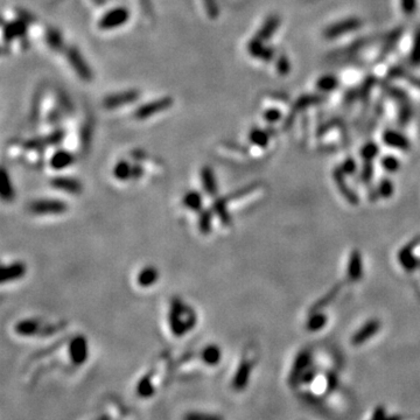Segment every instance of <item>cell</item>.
Here are the masks:
<instances>
[{"mask_svg": "<svg viewBox=\"0 0 420 420\" xmlns=\"http://www.w3.org/2000/svg\"><path fill=\"white\" fill-rule=\"evenodd\" d=\"M168 322L173 335L175 338H181L194 328L196 315L194 311L188 307L180 298H174L169 308Z\"/></svg>", "mask_w": 420, "mask_h": 420, "instance_id": "cell-1", "label": "cell"}, {"mask_svg": "<svg viewBox=\"0 0 420 420\" xmlns=\"http://www.w3.org/2000/svg\"><path fill=\"white\" fill-rule=\"evenodd\" d=\"M362 27V20L357 17H350L343 20L336 21L334 24L323 31V36L328 40H335L339 39L340 36L344 35V34H349L351 32L357 31Z\"/></svg>", "mask_w": 420, "mask_h": 420, "instance_id": "cell-2", "label": "cell"}, {"mask_svg": "<svg viewBox=\"0 0 420 420\" xmlns=\"http://www.w3.org/2000/svg\"><path fill=\"white\" fill-rule=\"evenodd\" d=\"M130 18V13L125 7H116L110 10L98 21V27L102 31H111L125 25Z\"/></svg>", "mask_w": 420, "mask_h": 420, "instance_id": "cell-3", "label": "cell"}, {"mask_svg": "<svg viewBox=\"0 0 420 420\" xmlns=\"http://www.w3.org/2000/svg\"><path fill=\"white\" fill-rule=\"evenodd\" d=\"M69 358L74 365H83L89 358V344L84 336L77 335L69 342Z\"/></svg>", "mask_w": 420, "mask_h": 420, "instance_id": "cell-4", "label": "cell"}, {"mask_svg": "<svg viewBox=\"0 0 420 420\" xmlns=\"http://www.w3.org/2000/svg\"><path fill=\"white\" fill-rule=\"evenodd\" d=\"M173 100L171 97H161L158 98L156 101L149 102V103L140 105V107L135 110L134 116L138 119H146L150 117H153L160 113L165 110H167L172 107Z\"/></svg>", "mask_w": 420, "mask_h": 420, "instance_id": "cell-5", "label": "cell"}, {"mask_svg": "<svg viewBox=\"0 0 420 420\" xmlns=\"http://www.w3.org/2000/svg\"><path fill=\"white\" fill-rule=\"evenodd\" d=\"M29 210L36 215H59L66 213L68 204L60 200H36L29 204Z\"/></svg>", "mask_w": 420, "mask_h": 420, "instance_id": "cell-6", "label": "cell"}, {"mask_svg": "<svg viewBox=\"0 0 420 420\" xmlns=\"http://www.w3.org/2000/svg\"><path fill=\"white\" fill-rule=\"evenodd\" d=\"M67 58L70 66L73 67V69L76 71V74L79 77L84 79V81H90V79L92 78L91 69H90L88 63L85 62V60L83 59L81 53H79L76 48L71 47L68 49Z\"/></svg>", "mask_w": 420, "mask_h": 420, "instance_id": "cell-7", "label": "cell"}, {"mask_svg": "<svg viewBox=\"0 0 420 420\" xmlns=\"http://www.w3.org/2000/svg\"><path fill=\"white\" fill-rule=\"evenodd\" d=\"M140 94L137 90H126V91L109 95L104 98L103 104L107 109H117L133 103L139 98Z\"/></svg>", "mask_w": 420, "mask_h": 420, "instance_id": "cell-8", "label": "cell"}, {"mask_svg": "<svg viewBox=\"0 0 420 420\" xmlns=\"http://www.w3.org/2000/svg\"><path fill=\"white\" fill-rule=\"evenodd\" d=\"M247 48L249 54L251 55L252 58L262 60L264 62H270L274 59V49L265 46L264 41L257 39L256 36L249 41Z\"/></svg>", "mask_w": 420, "mask_h": 420, "instance_id": "cell-9", "label": "cell"}, {"mask_svg": "<svg viewBox=\"0 0 420 420\" xmlns=\"http://www.w3.org/2000/svg\"><path fill=\"white\" fill-rule=\"evenodd\" d=\"M252 363L248 359H242L240 365L235 372V376L231 382V387L236 391H242L248 387L250 376H251Z\"/></svg>", "mask_w": 420, "mask_h": 420, "instance_id": "cell-10", "label": "cell"}, {"mask_svg": "<svg viewBox=\"0 0 420 420\" xmlns=\"http://www.w3.org/2000/svg\"><path fill=\"white\" fill-rule=\"evenodd\" d=\"M157 387L153 383V371L146 372L140 378L135 387V393L143 399H149L156 395Z\"/></svg>", "mask_w": 420, "mask_h": 420, "instance_id": "cell-11", "label": "cell"}, {"mask_svg": "<svg viewBox=\"0 0 420 420\" xmlns=\"http://www.w3.org/2000/svg\"><path fill=\"white\" fill-rule=\"evenodd\" d=\"M381 328V323L380 321L377 320H371L369 321V322H366L364 326H363L359 331L356 333L353 336V339H351V343L354 344V346H361L364 342L368 341L372 338L375 334H377V332L380 331Z\"/></svg>", "mask_w": 420, "mask_h": 420, "instance_id": "cell-12", "label": "cell"}, {"mask_svg": "<svg viewBox=\"0 0 420 420\" xmlns=\"http://www.w3.org/2000/svg\"><path fill=\"white\" fill-rule=\"evenodd\" d=\"M27 272V267L22 262H14L6 265L2 270V283H12L21 279Z\"/></svg>", "mask_w": 420, "mask_h": 420, "instance_id": "cell-13", "label": "cell"}, {"mask_svg": "<svg viewBox=\"0 0 420 420\" xmlns=\"http://www.w3.org/2000/svg\"><path fill=\"white\" fill-rule=\"evenodd\" d=\"M383 142L388 146L393 147L399 151H408L411 147V144L408 139L403 133L396 130H387L383 133Z\"/></svg>", "mask_w": 420, "mask_h": 420, "instance_id": "cell-14", "label": "cell"}, {"mask_svg": "<svg viewBox=\"0 0 420 420\" xmlns=\"http://www.w3.org/2000/svg\"><path fill=\"white\" fill-rule=\"evenodd\" d=\"M309 362H311V355H309L308 351H302L298 355L290 377V384L292 387L297 385L299 381H301L302 375L305 374L304 370L309 365Z\"/></svg>", "mask_w": 420, "mask_h": 420, "instance_id": "cell-15", "label": "cell"}, {"mask_svg": "<svg viewBox=\"0 0 420 420\" xmlns=\"http://www.w3.org/2000/svg\"><path fill=\"white\" fill-rule=\"evenodd\" d=\"M53 188L59 189V191L70 193V194H78L82 192V184L76 179H71V177H64L59 176L52 180Z\"/></svg>", "mask_w": 420, "mask_h": 420, "instance_id": "cell-16", "label": "cell"}, {"mask_svg": "<svg viewBox=\"0 0 420 420\" xmlns=\"http://www.w3.org/2000/svg\"><path fill=\"white\" fill-rule=\"evenodd\" d=\"M280 25V19L277 16H270L266 20L264 21L262 27L259 28V31L256 33L257 39L264 41L266 42L271 39L272 36L274 35V33L277 32V29Z\"/></svg>", "mask_w": 420, "mask_h": 420, "instance_id": "cell-17", "label": "cell"}, {"mask_svg": "<svg viewBox=\"0 0 420 420\" xmlns=\"http://www.w3.org/2000/svg\"><path fill=\"white\" fill-rule=\"evenodd\" d=\"M202 362L208 366H216L222 359V350L217 344H208L200 354Z\"/></svg>", "mask_w": 420, "mask_h": 420, "instance_id": "cell-18", "label": "cell"}, {"mask_svg": "<svg viewBox=\"0 0 420 420\" xmlns=\"http://www.w3.org/2000/svg\"><path fill=\"white\" fill-rule=\"evenodd\" d=\"M363 274V263L362 256L358 250H354L351 252L349 263H348V277L353 282H357L361 279Z\"/></svg>", "mask_w": 420, "mask_h": 420, "instance_id": "cell-19", "label": "cell"}, {"mask_svg": "<svg viewBox=\"0 0 420 420\" xmlns=\"http://www.w3.org/2000/svg\"><path fill=\"white\" fill-rule=\"evenodd\" d=\"M158 279L159 271L152 265H149V266H145L139 271L137 275V284L139 286L146 289V287L153 286L158 282Z\"/></svg>", "mask_w": 420, "mask_h": 420, "instance_id": "cell-20", "label": "cell"}, {"mask_svg": "<svg viewBox=\"0 0 420 420\" xmlns=\"http://www.w3.org/2000/svg\"><path fill=\"white\" fill-rule=\"evenodd\" d=\"M201 182L203 189L209 196H216L217 194V182L215 174L209 166H204L201 171Z\"/></svg>", "mask_w": 420, "mask_h": 420, "instance_id": "cell-21", "label": "cell"}, {"mask_svg": "<svg viewBox=\"0 0 420 420\" xmlns=\"http://www.w3.org/2000/svg\"><path fill=\"white\" fill-rule=\"evenodd\" d=\"M40 322L35 319H25L19 321L14 327V331L18 335L24 336V338H29V336L36 335L40 331Z\"/></svg>", "mask_w": 420, "mask_h": 420, "instance_id": "cell-22", "label": "cell"}, {"mask_svg": "<svg viewBox=\"0 0 420 420\" xmlns=\"http://www.w3.org/2000/svg\"><path fill=\"white\" fill-rule=\"evenodd\" d=\"M73 162V154L64 150H60L58 152H55L54 156L51 159V166L53 169H56V171H61V169L69 167Z\"/></svg>", "mask_w": 420, "mask_h": 420, "instance_id": "cell-23", "label": "cell"}, {"mask_svg": "<svg viewBox=\"0 0 420 420\" xmlns=\"http://www.w3.org/2000/svg\"><path fill=\"white\" fill-rule=\"evenodd\" d=\"M182 204L184 208L192 211H200L202 209L203 199L201 193L196 191H189L183 195Z\"/></svg>", "mask_w": 420, "mask_h": 420, "instance_id": "cell-24", "label": "cell"}, {"mask_svg": "<svg viewBox=\"0 0 420 420\" xmlns=\"http://www.w3.org/2000/svg\"><path fill=\"white\" fill-rule=\"evenodd\" d=\"M316 89L321 92H331L339 86V78L333 74H326L316 79Z\"/></svg>", "mask_w": 420, "mask_h": 420, "instance_id": "cell-25", "label": "cell"}, {"mask_svg": "<svg viewBox=\"0 0 420 420\" xmlns=\"http://www.w3.org/2000/svg\"><path fill=\"white\" fill-rule=\"evenodd\" d=\"M26 33V24L25 21L18 20L14 22H10L9 25L4 26V36L5 40H12L18 36L24 35Z\"/></svg>", "mask_w": 420, "mask_h": 420, "instance_id": "cell-26", "label": "cell"}, {"mask_svg": "<svg viewBox=\"0 0 420 420\" xmlns=\"http://www.w3.org/2000/svg\"><path fill=\"white\" fill-rule=\"evenodd\" d=\"M228 198H222L217 199L213 204L214 213L217 215L218 218L221 219V222L225 225H229L230 222H231V218H230L228 211Z\"/></svg>", "mask_w": 420, "mask_h": 420, "instance_id": "cell-27", "label": "cell"}, {"mask_svg": "<svg viewBox=\"0 0 420 420\" xmlns=\"http://www.w3.org/2000/svg\"><path fill=\"white\" fill-rule=\"evenodd\" d=\"M249 140L250 143L253 144V145L257 147H260V149H264L268 145V142H270V135L265 130H262L259 127H255L250 131L249 133Z\"/></svg>", "mask_w": 420, "mask_h": 420, "instance_id": "cell-28", "label": "cell"}, {"mask_svg": "<svg viewBox=\"0 0 420 420\" xmlns=\"http://www.w3.org/2000/svg\"><path fill=\"white\" fill-rule=\"evenodd\" d=\"M132 166L126 160H120L113 167V175L119 181H127L132 179Z\"/></svg>", "mask_w": 420, "mask_h": 420, "instance_id": "cell-29", "label": "cell"}, {"mask_svg": "<svg viewBox=\"0 0 420 420\" xmlns=\"http://www.w3.org/2000/svg\"><path fill=\"white\" fill-rule=\"evenodd\" d=\"M334 179H335V182L338 183L340 191H341V193L344 195V198H347V200L350 203H357L356 196H355L353 194V192H351L350 189L348 188L347 184H344V173H343V171L341 169V167L338 168L335 171V173H334Z\"/></svg>", "mask_w": 420, "mask_h": 420, "instance_id": "cell-30", "label": "cell"}, {"mask_svg": "<svg viewBox=\"0 0 420 420\" xmlns=\"http://www.w3.org/2000/svg\"><path fill=\"white\" fill-rule=\"evenodd\" d=\"M389 75L393 78H405L408 83H411L412 86L420 89V77L414 76V75L412 74H408L402 67H395L392 68V69H390Z\"/></svg>", "mask_w": 420, "mask_h": 420, "instance_id": "cell-31", "label": "cell"}, {"mask_svg": "<svg viewBox=\"0 0 420 420\" xmlns=\"http://www.w3.org/2000/svg\"><path fill=\"white\" fill-rule=\"evenodd\" d=\"M402 34H403V29H400V28H397V29H395V31L389 34L387 40H385L384 47L382 48V52L380 53V58L381 59L385 58V55H388L389 53L391 52L393 48H395L397 42H398L399 39H400V36H402Z\"/></svg>", "mask_w": 420, "mask_h": 420, "instance_id": "cell-32", "label": "cell"}, {"mask_svg": "<svg viewBox=\"0 0 420 420\" xmlns=\"http://www.w3.org/2000/svg\"><path fill=\"white\" fill-rule=\"evenodd\" d=\"M321 101H322V97L319 96V95H304V96L298 98L296 104H294V110L296 111L304 110L306 108L312 107V105L319 104Z\"/></svg>", "mask_w": 420, "mask_h": 420, "instance_id": "cell-33", "label": "cell"}, {"mask_svg": "<svg viewBox=\"0 0 420 420\" xmlns=\"http://www.w3.org/2000/svg\"><path fill=\"white\" fill-rule=\"evenodd\" d=\"M399 260L400 264L406 268V270H412V268L415 267L417 265V259H415V253L413 247H410L408 249H404L403 251L399 253Z\"/></svg>", "mask_w": 420, "mask_h": 420, "instance_id": "cell-34", "label": "cell"}, {"mask_svg": "<svg viewBox=\"0 0 420 420\" xmlns=\"http://www.w3.org/2000/svg\"><path fill=\"white\" fill-rule=\"evenodd\" d=\"M3 177H2V198L5 201H12L14 199V188L13 184L11 182L10 176L7 175L6 169H3Z\"/></svg>", "mask_w": 420, "mask_h": 420, "instance_id": "cell-35", "label": "cell"}, {"mask_svg": "<svg viewBox=\"0 0 420 420\" xmlns=\"http://www.w3.org/2000/svg\"><path fill=\"white\" fill-rule=\"evenodd\" d=\"M182 420H224L222 415L211 412L191 411L183 414Z\"/></svg>", "mask_w": 420, "mask_h": 420, "instance_id": "cell-36", "label": "cell"}, {"mask_svg": "<svg viewBox=\"0 0 420 420\" xmlns=\"http://www.w3.org/2000/svg\"><path fill=\"white\" fill-rule=\"evenodd\" d=\"M408 58H410V62L412 63V66H420V27H418L417 31L414 33L413 42H412V48Z\"/></svg>", "mask_w": 420, "mask_h": 420, "instance_id": "cell-37", "label": "cell"}, {"mask_svg": "<svg viewBox=\"0 0 420 420\" xmlns=\"http://www.w3.org/2000/svg\"><path fill=\"white\" fill-rule=\"evenodd\" d=\"M328 319L326 315L321 313H315L309 317L307 321V329L311 332H317L321 331L324 326H326Z\"/></svg>", "mask_w": 420, "mask_h": 420, "instance_id": "cell-38", "label": "cell"}, {"mask_svg": "<svg viewBox=\"0 0 420 420\" xmlns=\"http://www.w3.org/2000/svg\"><path fill=\"white\" fill-rule=\"evenodd\" d=\"M211 223H213V213L211 210H203L199 218V229L203 235H208L211 230Z\"/></svg>", "mask_w": 420, "mask_h": 420, "instance_id": "cell-39", "label": "cell"}, {"mask_svg": "<svg viewBox=\"0 0 420 420\" xmlns=\"http://www.w3.org/2000/svg\"><path fill=\"white\" fill-rule=\"evenodd\" d=\"M275 69H277V73L282 76H286L291 73L292 70V66H291L290 59L287 58L285 54H280L277 58V61H275Z\"/></svg>", "mask_w": 420, "mask_h": 420, "instance_id": "cell-40", "label": "cell"}, {"mask_svg": "<svg viewBox=\"0 0 420 420\" xmlns=\"http://www.w3.org/2000/svg\"><path fill=\"white\" fill-rule=\"evenodd\" d=\"M378 153H380V147L375 143H366L361 150V157L365 161L374 160L378 156Z\"/></svg>", "mask_w": 420, "mask_h": 420, "instance_id": "cell-41", "label": "cell"}, {"mask_svg": "<svg viewBox=\"0 0 420 420\" xmlns=\"http://www.w3.org/2000/svg\"><path fill=\"white\" fill-rule=\"evenodd\" d=\"M382 166H383L384 169L389 173H396L399 171L400 168V162L398 159L393 156H385L381 161Z\"/></svg>", "mask_w": 420, "mask_h": 420, "instance_id": "cell-42", "label": "cell"}, {"mask_svg": "<svg viewBox=\"0 0 420 420\" xmlns=\"http://www.w3.org/2000/svg\"><path fill=\"white\" fill-rule=\"evenodd\" d=\"M46 37H47V42L49 46H51V48L58 51V49L62 47L61 34H60L58 31H55V29H49Z\"/></svg>", "mask_w": 420, "mask_h": 420, "instance_id": "cell-43", "label": "cell"}, {"mask_svg": "<svg viewBox=\"0 0 420 420\" xmlns=\"http://www.w3.org/2000/svg\"><path fill=\"white\" fill-rule=\"evenodd\" d=\"M400 7L405 16H413L417 12L418 2L417 0H400Z\"/></svg>", "mask_w": 420, "mask_h": 420, "instance_id": "cell-44", "label": "cell"}, {"mask_svg": "<svg viewBox=\"0 0 420 420\" xmlns=\"http://www.w3.org/2000/svg\"><path fill=\"white\" fill-rule=\"evenodd\" d=\"M393 191H395V188H393V183L390 180H383L378 186V193L384 199L391 198Z\"/></svg>", "mask_w": 420, "mask_h": 420, "instance_id": "cell-45", "label": "cell"}, {"mask_svg": "<svg viewBox=\"0 0 420 420\" xmlns=\"http://www.w3.org/2000/svg\"><path fill=\"white\" fill-rule=\"evenodd\" d=\"M263 116H264V119L268 123H277L278 120L282 119V117H283L282 111H280V110L277 108H270V109L265 110Z\"/></svg>", "mask_w": 420, "mask_h": 420, "instance_id": "cell-46", "label": "cell"}, {"mask_svg": "<svg viewBox=\"0 0 420 420\" xmlns=\"http://www.w3.org/2000/svg\"><path fill=\"white\" fill-rule=\"evenodd\" d=\"M341 169L343 171V173L346 174V175H347V174H348V175H349V174H353V173L356 172V162H355L351 158L347 159V160L342 164Z\"/></svg>", "mask_w": 420, "mask_h": 420, "instance_id": "cell-47", "label": "cell"}, {"mask_svg": "<svg viewBox=\"0 0 420 420\" xmlns=\"http://www.w3.org/2000/svg\"><path fill=\"white\" fill-rule=\"evenodd\" d=\"M204 2V5H206V9H207V12L208 14L211 18H216L217 14H218V9H217V5H216V2L215 0H203Z\"/></svg>", "mask_w": 420, "mask_h": 420, "instance_id": "cell-48", "label": "cell"}, {"mask_svg": "<svg viewBox=\"0 0 420 420\" xmlns=\"http://www.w3.org/2000/svg\"><path fill=\"white\" fill-rule=\"evenodd\" d=\"M372 173H374V169L371 166V161H366V164L364 165V167H363V171H362V175H361L362 180L369 181L370 179H371Z\"/></svg>", "mask_w": 420, "mask_h": 420, "instance_id": "cell-49", "label": "cell"}, {"mask_svg": "<svg viewBox=\"0 0 420 420\" xmlns=\"http://www.w3.org/2000/svg\"><path fill=\"white\" fill-rule=\"evenodd\" d=\"M144 174V169L140 165H133L132 167V179H140Z\"/></svg>", "mask_w": 420, "mask_h": 420, "instance_id": "cell-50", "label": "cell"}, {"mask_svg": "<svg viewBox=\"0 0 420 420\" xmlns=\"http://www.w3.org/2000/svg\"><path fill=\"white\" fill-rule=\"evenodd\" d=\"M385 418V408L384 407H378L375 411L371 420H384Z\"/></svg>", "mask_w": 420, "mask_h": 420, "instance_id": "cell-51", "label": "cell"}, {"mask_svg": "<svg viewBox=\"0 0 420 420\" xmlns=\"http://www.w3.org/2000/svg\"><path fill=\"white\" fill-rule=\"evenodd\" d=\"M314 376H315V374H314V370H309V371L305 372L304 375H302L301 382H304V383H309V382H311L314 378Z\"/></svg>", "mask_w": 420, "mask_h": 420, "instance_id": "cell-52", "label": "cell"}, {"mask_svg": "<svg viewBox=\"0 0 420 420\" xmlns=\"http://www.w3.org/2000/svg\"><path fill=\"white\" fill-rule=\"evenodd\" d=\"M384 420H402L399 415H393V417H385Z\"/></svg>", "mask_w": 420, "mask_h": 420, "instance_id": "cell-53", "label": "cell"}]
</instances>
